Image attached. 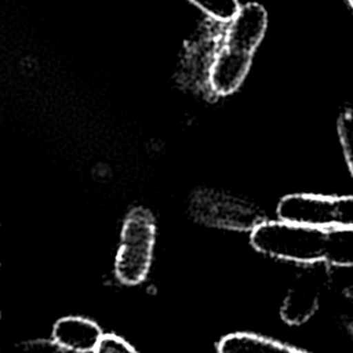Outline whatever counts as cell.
<instances>
[{"label":"cell","mask_w":353,"mask_h":353,"mask_svg":"<svg viewBox=\"0 0 353 353\" xmlns=\"http://www.w3.org/2000/svg\"><path fill=\"white\" fill-rule=\"evenodd\" d=\"M3 353H66L52 339L36 338L15 342L3 349Z\"/></svg>","instance_id":"7c38bea8"},{"label":"cell","mask_w":353,"mask_h":353,"mask_svg":"<svg viewBox=\"0 0 353 353\" xmlns=\"http://www.w3.org/2000/svg\"><path fill=\"white\" fill-rule=\"evenodd\" d=\"M103 335L102 328L91 319L65 316L55 321L51 339L70 353H94Z\"/></svg>","instance_id":"52a82bcc"},{"label":"cell","mask_w":353,"mask_h":353,"mask_svg":"<svg viewBox=\"0 0 353 353\" xmlns=\"http://www.w3.org/2000/svg\"><path fill=\"white\" fill-rule=\"evenodd\" d=\"M276 212L281 221L321 229L353 228V194L292 193L279 201Z\"/></svg>","instance_id":"277c9868"},{"label":"cell","mask_w":353,"mask_h":353,"mask_svg":"<svg viewBox=\"0 0 353 353\" xmlns=\"http://www.w3.org/2000/svg\"><path fill=\"white\" fill-rule=\"evenodd\" d=\"M338 135L346 164L353 176V109L346 108L338 117Z\"/></svg>","instance_id":"8fae6325"},{"label":"cell","mask_w":353,"mask_h":353,"mask_svg":"<svg viewBox=\"0 0 353 353\" xmlns=\"http://www.w3.org/2000/svg\"><path fill=\"white\" fill-rule=\"evenodd\" d=\"M332 243L328 266L353 268V228L331 229Z\"/></svg>","instance_id":"9c48e42d"},{"label":"cell","mask_w":353,"mask_h":353,"mask_svg":"<svg viewBox=\"0 0 353 353\" xmlns=\"http://www.w3.org/2000/svg\"><path fill=\"white\" fill-rule=\"evenodd\" d=\"M193 216L210 226L229 230H250V233L265 219L259 210L236 197L221 193H197L190 205Z\"/></svg>","instance_id":"5b68a950"},{"label":"cell","mask_w":353,"mask_h":353,"mask_svg":"<svg viewBox=\"0 0 353 353\" xmlns=\"http://www.w3.org/2000/svg\"><path fill=\"white\" fill-rule=\"evenodd\" d=\"M218 353H309L296 346L255 332H232L216 343Z\"/></svg>","instance_id":"ba28073f"},{"label":"cell","mask_w":353,"mask_h":353,"mask_svg":"<svg viewBox=\"0 0 353 353\" xmlns=\"http://www.w3.org/2000/svg\"><path fill=\"white\" fill-rule=\"evenodd\" d=\"M266 26L268 14L261 4L247 3L240 7L210 69V85L215 94L229 95L240 87Z\"/></svg>","instance_id":"6da1fadb"},{"label":"cell","mask_w":353,"mask_h":353,"mask_svg":"<svg viewBox=\"0 0 353 353\" xmlns=\"http://www.w3.org/2000/svg\"><path fill=\"white\" fill-rule=\"evenodd\" d=\"M313 269H306L290 285L280 307V316L290 325H299L307 321L317 310L320 303L321 283Z\"/></svg>","instance_id":"8992f818"},{"label":"cell","mask_w":353,"mask_h":353,"mask_svg":"<svg viewBox=\"0 0 353 353\" xmlns=\"http://www.w3.org/2000/svg\"><path fill=\"white\" fill-rule=\"evenodd\" d=\"M331 241V229L281 219L263 221L250 233V243L258 252L305 266H328Z\"/></svg>","instance_id":"7a4b0ae2"},{"label":"cell","mask_w":353,"mask_h":353,"mask_svg":"<svg viewBox=\"0 0 353 353\" xmlns=\"http://www.w3.org/2000/svg\"><path fill=\"white\" fill-rule=\"evenodd\" d=\"M204 11L208 17L221 21L230 22L239 12L240 4L239 0H189Z\"/></svg>","instance_id":"30bf717a"},{"label":"cell","mask_w":353,"mask_h":353,"mask_svg":"<svg viewBox=\"0 0 353 353\" xmlns=\"http://www.w3.org/2000/svg\"><path fill=\"white\" fill-rule=\"evenodd\" d=\"M94 353H138V350L116 334H103Z\"/></svg>","instance_id":"4fadbf2b"},{"label":"cell","mask_w":353,"mask_h":353,"mask_svg":"<svg viewBox=\"0 0 353 353\" xmlns=\"http://www.w3.org/2000/svg\"><path fill=\"white\" fill-rule=\"evenodd\" d=\"M349 1V4H350V7L353 8V0H347Z\"/></svg>","instance_id":"5bb4252c"},{"label":"cell","mask_w":353,"mask_h":353,"mask_svg":"<svg viewBox=\"0 0 353 353\" xmlns=\"http://www.w3.org/2000/svg\"><path fill=\"white\" fill-rule=\"evenodd\" d=\"M156 243V222L153 214L143 208H132L123 223L120 244L114 258L116 279L128 287L146 280Z\"/></svg>","instance_id":"3957f363"}]
</instances>
